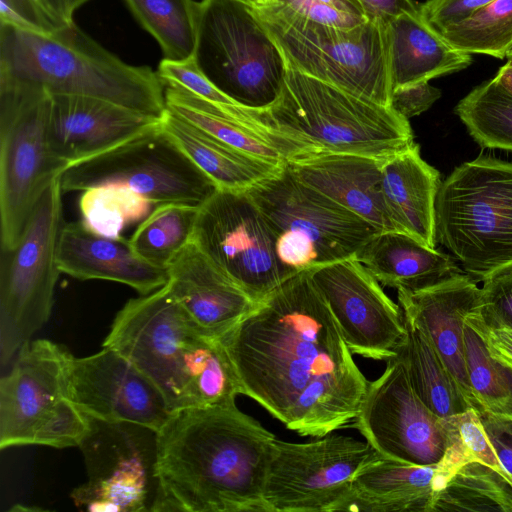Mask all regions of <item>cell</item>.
I'll use <instances>...</instances> for the list:
<instances>
[{"instance_id":"1","label":"cell","mask_w":512,"mask_h":512,"mask_svg":"<svg viewBox=\"0 0 512 512\" xmlns=\"http://www.w3.org/2000/svg\"><path fill=\"white\" fill-rule=\"evenodd\" d=\"M221 341L241 394L288 429L323 437L358 415L369 381L309 270L284 280Z\"/></svg>"},{"instance_id":"2","label":"cell","mask_w":512,"mask_h":512,"mask_svg":"<svg viewBox=\"0 0 512 512\" xmlns=\"http://www.w3.org/2000/svg\"><path fill=\"white\" fill-rule=\"evenodd\" d=\"M276 437L236 404L173 412L157 431L153 512H268Z\"/></svg>"},{"instance_id":"3","label":"cell","mask_w":512,"mask_h":512,"mask_svg":"<svg viewBox=\"0 0 512 512\" xmlns=\"http://www.w3.org/2000/svg\"><path fill=\"white\" fill-rule=\"evenodd\" d=\"M103 347L136 365L160 390L171 412L235 404L241 387L221 339L204 332L167 284L130 299Z\"/></svg>"},{"instance_id":"4","label":"cell","mask_w":512,"mask_h":512,"mask_svg":"<svg viewBox=\"0 0 512 512\" xmlns=\"http://www.w3.org/2000/svg\"><path fill=\"white\" fill-rule=\"evenodd\" d=\"M0 78L49 94L93 97L162 119L164 86L148 66L123 62L75 23L51 35L0 24Z\"/></svg>"},{"instance_id":"5","label":"cell","mask_w":512,"mask_h":512,"mask_svg":"<svg viewBox=\"0 0 512 512\" xmlns=\"http://www.w3.org/2000/svg\"><path fill=\"white\" fill-rule=\"evenodd\" d=\"M259 117L316 152L386 159L414 143L409 120L392 108L289 65L280 96Z\"/></svg>"},{"instance_id":"6","label":"cell","mask_w":512,"mask_h":512,"mask_svg":"<svg viewBox=\"0 0 512 512\" xmlns=\"http://www.w3.org/2000/svg\"><path fill=\"white\" fill-rule=\"evenodd\" d=\"M435 215L436 241L477 283L512 266V162L479 156L457 166Z\"/></svg>"},{"instance_id":"7","label":"cell","mask_w":512,"mask_h":512,"mask_svg":"<svg viewBox=\"0 0 512 512\" xmlns=\"http://www.w3.org/2000/svg\"><path fill=\"white\" fill-rule=\"evenodd\" d=\"M275 240L288 276L355 258L375 227L298 179L286 166L247 190Z\"/></svg>"},{"instance_id":"8","label":"cell","mask_w":512,"mask_h":512,"mask_svg":"<svg viewBox=\"0 0 512 512\" xmlns=\"http://www.w3.org/2000/svg\"><path fill=\"white\" fill-rule=\"evenodd\" d=\"M193 57L220 91L254 110L275 103L288 70L279 46L245 0L198 2Z\"/></svg>"},{"instance_id":"9","label":"cell","mask_w":512,"mask_h":512,"mask_svg":"<svg viewBox=\"0 0 512 512\" xmlns=\"http://www.w3.org/2000/svg\"><path fill=\"white\" fill-rule=\"evenodd\" d=\"M71 354L47 339L27 342L0 380V448L78 446L89 416L69 393Z\"/></svg>"},{"instance_id":"10","label":"cell","mask_w":512,"mask_h":512,"mask_svg":"<svg viewBox=\"0 0 512 512\" xmlns=\"http://www.w3.org/2000/svg\"><path fill=\"white\" fill-rule=\"evenodd\" d=\"M255 13L290 67L390 107L385 24L368 20L341 28L298 17Z\"/></svg>"},{"instance_id":"11","label":"cell","mask_w":512,"mask_h":512,"mask_svg":"<svg viewBox=\"0 0 512 512\" xmlns=\"http://www.w3.org/2000/svg\"><path fill=\"white\" fill-rule=\"evenodd\" d=\"M51 95L44 89L0 78L1 250L20 241L48 185L62 174L49 145Z\"/></svg>"},{"instance_id":"12","label":"cell","mask_w":512,"mask_h":512,"mask_svg":"<svg viewBox=\"0 0 512 512\" xmlns=\"http://www.w3.org/2000/svg\"><path fill=\"white\" fill-rule=\"evenodd\" d=\"M60 176L42 193L17 246L1 250L0 363L3 368L49 319L60 272L63 220Z\"/></svg>"},{"instance_id":"13","label":"cell","mask_w":512,"mask_h":512,"mask_svg":"<svg viewBox=\"0 0 512 512\" xmlns=\"http://www.w3.org/2000/svg\"><path fill=\"white\" fill-rule=\"evenodd\" d=\"M60 180L64 192L123 186L153 206L177 203L199 207L218 189L161 124L113 150L70 166Z\"/></svg>"},{"instance_id":"14","label":"cell","mask_w":512,"mask_h":512,"mask_svg":"<svg viewBox=\"0 0 512 512\" xmlns=\"http://www.w3.org/2000/svg\"><path fill=\"white\" fill-rule=\"evenodd\" d=\"M89 429L78 447L87 480L71 499L91 512L152 511L159 481L157 431L132 422L89 417Z\"/></svg>"},{"instance_id":"15","label":"cell","mask_w":512,"mask_h":512,"mask_svg":"<svg viewBox=\"0 0 512 512\" xmlns=\"http://www.w3.org/2000/svg\"><path fill=\"white\" fill-rule=\"evenodd\" d=\"M383 458L342 435L294 443L275 439L264 486L268 512L343 511L358 473Z\"/></svg>"},{"instance_id":"16","label":"cell","mask_w":512,"mask_h":512,"mask_svg":"<svg viewBox=\"0 0 512 512\" xmlns=\"http://www.w3.org/2000/svg\"><path fill=\"white\" fill-rule=\"evenodd\" d=\"M191 241L256 303L290 277L247 191L217 189L199 207Z\"/></svg>"},{"instance_id":"17","label":"cell","mask_w":512,"mask_h":512,"mask_svg":"<svg viewBox=\"0 0 512 512\" xmlns=\"http://www.w3.org/2000/svg\"><path fill=\"white\" fill-rule=\"evenodd\" d=\"M352 423L385 459L436 465L444 456L442 418L415 393L399 355L387 360L382 375L368 383Z\"/></svg>"},{"instance_id":"18","label":"cell","mask_w":512,"mask_h":512,"mask_svg":"<svg viewBox=\"0 0 512 512\" xmlns=\"http://www.w3.org/2000/svg\"><path fill=\"white\" fill-rule=\"evenodd\" d=\"M353 354L387 361L405 340L402 309L355 258L309 270Z\"/></svg>"},{"instance_id":"19","label":"cell","mask_w":512,"mask_h":512,"mask_svg":"<svg viewBox=\"0 0 512 512\" xmlns=\"http://www.w3.org/2000/svg\"><path fill=\"white\" fill-rule=\"evenodd\" d=\"M69 393L87 416L132 422L159 431L172 412L155 384L130 360L103 347L69 362Z\"/></svg>"},{"instance_id":"20","label":"cell","mask_w":512,"mask_h":512,"mask_svg":"<svg viewBox=\"0 0 512 512\" xmlns=\"http://www.w3.org/2000/svg\"><path fill=\"white\" fill-rule=\"evenodd\" d=\"M51 95V94H50ZM161 124V119L115 103L79 95H51L49 145L63 173L113 150Z\"/></svg>"},{"instance_id":"21","label":"cell","mask_w":512,"mask_h":512,"mask_svg":"<svg viewBox=\"0 0 512 512\" xmlns=\"http://www.w3.org/2000/svg\"><path fill=\"white\" fill-rule=\"evenodd\" d=\"M397 293L403 314L428 335L475 408L465 361L464 326L466 316L480 306L481 287L460 272L431 286L415 291L397 289Z\"/></svg>"},{"instance_id":"22","label":"cell","mask_w":512,"mask_h":512,"mask_svg":"<svg viewBox=\"0 0 512 512\" xmlns=\"http://www.w3.org/2000/svg\"><path fill=\"white\" fill-rule=\"evenodd\" d=\"M167 269L172 294L210 336L221 339L257 305L192 241Z\"/></svg>"},{"instance_id":"23","label":"cell","mask_w":512,"mask_h":512,"mask_svg":"<svg viewBox=\"0 0 512 512\" xmlns=\"http://www.w3.org/2000/svg\"><path fill=\"white\" fill-rule=\"evenodd\" d=\"M383 161L354 154L307 151L295 155L285 164L302 182L356 214L379 232H386L395 229L382 191Z\"/></svg>"},{"instance_id":"24","label":"cell","mask_w":512,"mask_h":512,"mask_svg":"<svg viewBox=\"0 0 512 512\" xmlns=\"http://www.w3.org/2000/svg\"><path fill=\"white\" fill-rule=\"evenodd\" d=\"M60 272L79 280H108L149 294L168 282V269L142 259L130 240L100 235L82 220L64 223L57 246Z\"/></svg>"},{"instance_id":"25","label":"cell","mask_w":512,"mask_h":512,"mask_svg":"<svg viewBox=\"0 0 512 512\" xmlns=\"http://www.w3.org/2000/svg\"><path fill=\"white\" fill-rule=\"evenodd\" d=\"M167 110L205 133L239 150L278 165L308 146L266 126L258 110L226 107L204 100L177 86H164Z\"/></svg>"},{"instance_id":"26","label":"cell","mask_w":512,"mask_h":512,"mask_svg":"<svg viewBox=\"0 0 512 512\" xmlns=\"http://www.w3.org/2000/svg\"><path fill=\"white\" fill-rule=\"evenodd\" d=\"M441 182L440 172L421 157L415 142L384 159L382 191L395 231L435 248V204Z\"/></svg>"},{"instance_id":"27","label":"cell","mask_w":512,"mask_h":512,"mask_svg":"<svg viewBox=\"0 0 512 512\" xmlns=\"http://www.w3.org/2000/svg\"><path fill=\"white\" fill-rule=\"evenodd\" d=\"M446 482L440 466L381 458L362 469L343 511L434 512Z\"/></svg>"},{"instance_id":"28","label":"cell","mask_w":512,"mask_h":512,"mask_svg":"<svg viewBox=\"0 0 512 512\" xmlns=\"http://www.w3.org/2000/svg\"><path fill=\"white\" fill-rule=\"evenodd\" d=\"M392 90L459 72L473 61L453 47L419 13L404 14L385 25Z\"/></svg>"},{"instance_id":"29","label":"cell","mask_w":512,"mask_h":512,"mask_svg":"<svg viewBox=\"0 0 512 512\" xmlns=\"http://www.w3.org/2000/svg\"><path fill=\"white\" fill-rule=\"evenodd\" d=\"M355 259L382 285L410 291L463 272L452 255L396 231L376 234Z\"/></svg>"},{"instance_id":"30","label":"cell","mask_w":512,"mask_h":512,"mask_svg":"<svg viewBox=\"0 0 512 512\" xmlns=\"http://www.w3.org/2000/svg\"><path fill=\"white\" fill-rule=\"evenodd\" d=\"M161 127L221 190L247 191L284 166L228 145L169 110L161 119Z\"/></svg>"},{"instance_id":"31","label":"cell","mask_w":512,"mask_h":512,"mask_svg":"<svg viewBox=\"0 0 512 512\" xmlns=\"http://www.w3.org/2000/svg\"><path fill=\"white\" fill-rule=\"evenodd\" d=\"M403 318L407 333L397 355L421 401L441 418L473 408L428 335L412 319Z\"/></svg>"},{"instance_id":"32","label":"cell","mask_w":512,"mask_h":512,"mask_svg":"<svg viewBox=\"0 0 512 512\" xmlns=\"http://www.w3.org/2000/svg\"><path fill=\"white\" fill-rule=\"evenodd\" d=\"M139 24L158 42L163 56L184 60L194 55L198 2L193 0H124Z\"/></svg>"},{"instance_id":"33","label":"cell","mask_w":512,"mask_h":512,"mask_svg":"<svg viewBox=\"0 0 512 512\" xmlns=\"http://www.w3.org/2000/svg\"><path fill=\"white\" fill-rule=\"evenodd\" d=\"M199 207L177 203L154 206L129 238L135 252L145 261L167 268L191 241Z\"/></svg>"},{"instance_id":"34","label":"cell","mask_w":512,"mask_h":512,"mask_svg":"<svg viewBox=\"0 0 512 512\" xmlns=\"http://www.w3.org/2000/svg\"><path fill=\"white\" fill-rule=\"evenodd\" d=\"M455 114L482 148L512 152V95L493 78L463 97Z\"/></svg>"},{"instance_id":"35","label":"cell","mask_w":512,"mask_h":512,"mask_svg":"<svg viewBox=\"0 0 512 512\" xmlns=\"http://www.w3.org/2000/svg\"><path fill=\"white\" fill-rule=\"evenodd\" d=\"M436 511L512 512V485L495 469L470 462L438 494Z\"/></svg>"},{"instance_id":"36","label":"cell","mask_w":512,"mask_h":512,"mask_svg":"<svg viewBox=\"0 0 512 512\" xmlns=\"http://www.w3.org/2000/svg\"><path fill=\"white\" fill-rule=\"evenodd\" d=\"M464 349L475 409L512 415V367L492 354L467 324L464 326Z\"/></svg>"},{"instance_id":"37","label":"cell","mask_w":512,"mask_h":512,"mask_svg":"<svg viewBox=\"0 0 512 512\" xmlns=\"http://www.w3.org/2000/svg\"><path fill=\"white\" fill-rule=\"evenodd\" d=\"M439 32L458 50L504 59L512 48V0H494Z\"/></svg>"},{"instance_id":"38","label":"cell","mask_w":512,"mask_h":512,"mask_svg":"<svg viewBox=\"0 0 512 512\" xmlns=\"http://www.w3.org/2000/svg\"><path fill=\"white\" fill-rule=\"evenodd\" d=\"M442 424L446 435V449L438 464L446 483L462 466L479 462L495 469L512 485L475 408L443 417Z\"/></svg>"},{"instance_id":"39","label":"cell","mask_w":512,"mask_h":512,"mask_svg":"<svg viewBox=\"0 0 512 512\" xmlns=\"http://www.w3.org/2000/svg\"><path fill=\"white\" fill-rule=\"evenodd\" d=\"M81 220L92 231L119 237L126 225L143 220L153 206L148 200L123 186L108 185L82 191Z\"/></svg>"},{"instance_id":"40","label":"cell","mask_w":512,"mask_h":512,"mask_svg":"<svg viewBox=\"0 0 512 512\" xmlns=\"http://www.w3.org/2000/svg\"><path fill=\"white\" fill-rule=\"evenodd\" d=\"M256 12L351 28L368 21L359 0H245Z\"/></svg>"},{"instance_id":"41","label":"cell","mask_w":512,"mask_h":512,"mask_svg":"<svg viewBox=\"0 0 512 512\" xmlns=\"http://www.w3.org/2000/svg\"><path fill=\"white\" fill-rule=\"evenodd\" d=\"M163 86H177L190 93L226 107L240 106L220 91L201 71L194 57L184 60L163 58L156 71Z\"/></svg>"},{"instance_id":"42","label":"cell","mask_w":512,"mask_h":512,"mask_svg":"<svg viewBox=\"0 0 512 512\" xmlns=\"http://www.w3.org/2000/svg\"><path fill=\"white\" fill-rule=\"evenodd\" d=\"M478 312L489 323L512 328V266L483 281Z\"/></svg>"},{"instance_id":"43","label":"cell","mask_w":512,"mask_h":512,"mask_svg":"<svg viewBox=\"0 0 512 512\" xmlns=\"http://www.w3.org/2000/svg\"><path fill=\"white\" fill-rule=\"evenodd\" d=\"M0 24L41 35L60 29L40 0H0Z\"/></svg>"},{"instance_id":"44","label":"cell","mask_w":512,"mask_h":512,"mask_svg":"<svg viewBox=\"0 0 512 512\" xmlns=\"http://www.w3.org/2000/svg\"><path fill=\"white\" fill-rule=\"evenodd\" d=\"M494 0H427L419 4L422 17L436 30L458 23Z\"/></svg>"},{"instance_id":"45","label":"cell","mask_w":512,"mask_h":512,"mask_svg":"<svg viewBox=\"0 0 512 512\" xmlns=\"http://www.w3.org/2000/svg\"><path fill=\"white\" fill-rule=\"evenodd\" d=\"M440 97V89L429 82H419L393 89L389 106L409 120L428 110Z\"/></svg>"},{"instance_id":"46","label":"cell","mask_w":512,"mask_h":512,"mask_svg":"<svg viewBox=\"0 0 512 512\" xmlns=\"http://www.w3.org/2000/svg\"><path fill=\"white\" fill-rule=\"evenodd\" d=\"M486 434L512 482V415L495 414L477 408Z\"/></svg>"},{"instance_id":"47","label":"cell","mask_w":512,"mask_h":512,"mask_svg":"<svg viewBox=\"0 0 512 512\" xmlns=\"http://www.w3.org/2000/svg\"><path fill=\"white\" fill-rule=\"evenodd\" d=\"M465 324L482 338L492 354L512 367V328L485 321L478 309L466 316Z\"/></svg>"},{"instance_id":"48","label":"cell","mask_w":512,"mask_h":512,"mask_svg":"<svg viewBox=\"0 0 512 512\" xmlns=\"http://www.w3.org/2000/svg\"><path fill=\"white\" fill-rule=\"evenodd\" d=\"M368 20L387 24L404 14L419 13V4L412 0H359Z\"/></svg>"},{"instance_id":"49","label":"cell","mask_w":512,"mask_h":512,"mask_svg":"<svg viewBox=\"0 0 512 512\" xmlns=\"http://www.w3.org/2000/svg\"><path fill=\"white\" fill-rule=\"evenodd\" d=\"M40 2L60 28L74 23L68 0H40Z\"/></svg>"},{"instance_id":"50","label":"cell","mask_w":512,"mask_h":512,"mask_svg":"<svg viewBox=\"0 0 512 512\" xmlns=\"http://www.w3.org/2000/svg\"><path fill=\"white\" fill-rule=\"evenodd\" d=\"M493 79L512 95V61L507 60L506 64L499 68Z\"/></svg>"},{"instance_id":"51","label":"cell","mask_w":512,"mask_h":512,"mask_svg":"<svg viewBox=\"0 0 512 512\" xmlns=\"http://www.w3.org/2000/svg\"><path fill=\"white\" fill-rule=\"evenodd\" d=\"M89 0H68L69 8L74 14V12L81 7L83 4L88 2Z\"/></svg>"},{"instance_id":"52","label":"cell","mask_w":512,"mask_h":512,"mask_svg":"<svg viewBox=\"0 0 512 512\" xmlns=\"http://www.w3.org/2000/svg\"><path fill=\"white\" fill-rule=\"evenodd\" d=\"M506 59L508 61H512V48L507 52Z\"/></svg>"}]
</instances>
